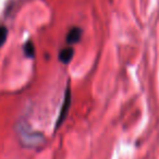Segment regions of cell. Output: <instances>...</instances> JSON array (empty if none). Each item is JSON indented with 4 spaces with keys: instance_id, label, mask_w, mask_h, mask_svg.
<instances>
[{
    "instance_id": "2",
    "label": "cell",
    "mask_w": 159,
    "mask_h": 159,
    "mask_svg": "<svg viewBox=\"0 0 159 159\" xmlns=\"http://www.w3.org/2000/svg\"><path fill=\"white\" fill-rule=\"evenodd\" d=\"M70 104H71V94H70V91H69V89H66V96H64V100H63V104H62L61 110H60L59 117H58L56 128H59L60 124L64 121L66 115H68L69 109H70Z\"/></svg>"
},
{
    "instance_id": "6",
    "label": "cell",
    "mask_w": 159,
    "mask_h": 159,
    "mask_svg": "<svg viewBox=\"0 0 159 159\" xmlns=\"http://www.w3.org/2000/svg\"><path fill=\"white\" fill-rule=\"evenodd\" d=\"M8 36V30L3 26H0V46L3 45Z\"/></svg>"
},
{
    "instance_id": "5",
    "label": "cell",
    "mask_w": 159,
    "mask_h": 159,
    "mask_svg": "<svg viewBox=\"0 0 159 159\" xmlns=\"http://www.w3.org/2000/svg\"><path fill=\"white\" fill-rule=\"evenodd\" d=\"M24 51H25V55L27 56V57H34V55H35V47H34V45L32 44L31 42L26 43L24 46Z\"/></svg>"
},
{
    "instance_id": "1",
    "label": "cell",
    "mask_w": 159,
    "mask_h": 159,
    "mask_svg": "<svg viewBox=\"0 0 159 159\" xmlns=\"http://www.w3.org/2000/svg\"><path fill=\"white\" fill-rule=\"evenodd\" d=\"M21 139L23 143H25L27 146H36L43 142V136L37 133L27 132L26 130H21Z\"/></svg>"
},
{
    "instance_id": "3",
    "label": "cell",
    "mask_w": 159,
    "mask_h": 159,
    "mask_svg": "<svg viewBox=\"0 0 159 159\" xmlns=\"http://www.w3.org/2000/svg\"><path fill=\"white\" fill-rule=\"evenodd\" d=\"M80 38H81V30L79 27H73L66 36V42L69 44H75L79 42Z\"/></svg>"
},
{
    "instance_id": "4",
    "label": "cell",
    "mask_w": 159,
    "mask_h": 159,
    "mask_svg": "<svg viewBox=\"0 0 159 159\" xmlns=\"http://www.w3.org/2000/svg\"><path fill=\"white\" fill-rule=\"evenodd\" d=\"M73 58V49L72 48H66L63 50H61L59 55L60 61H62L63 63H69Z\"/></svg>"
}]
</instances>
